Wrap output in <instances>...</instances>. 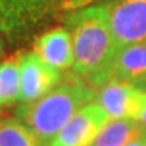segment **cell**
<instances>
[{
	"instance_id": "obj_8",
	"label": "cell",
	"mask_w": 146,
	"mask_h": 146,
	"mask_svg": "<svg viewBox=\"0 0 146 146\" xmlns=\"http://www.w3.org/2000/svg\"><path fill=\"white\" fill-rule=\"evenodd\" d=\"M33 52L50 66L61 72L73 68V43L70 33L66 27H53L42 33L34 41Z\"/></svg>"
},
{
	"instance_id": "obj_11",
	"label": "cell",
	"mask_w": 146,
	"mask_h": 146,
	"mask_svg": "<svg viewBox=\"0 0 146 146\" xmlns=\"http://www.w3.org/2000/svg\"><path fill=\"white\" fill-rule=\"evenodd\" d=\"M21 72L16 58L0 62V107H7L19 102Z\"/></svg>"
},
{
	"instance_id": "obj_15",
	"label": "cell",
	"mask_w": 146,
	"mask_h": 146,
	"mask_svg": "<svg viewBox=\"0 0 146 146\" xmlns=\"http://www.w3.org/2000/svg\"><path fill=\"white\" fill-rule=\"evenodd\" d=\"M138 120L141 122V125L146 129V103H145V107H143V110L141 111V114H139V116H138Z\"/></svg>"
},
{
	"instance_id": "obj_7",
	"label": "cell",
	"mask_w": 146,
	"mask_h": 146,
	"mask_svg": "<svg viewBox=\"0 0 146 146\" xmlns=\"http://www.w3.org/2000/svg\"><path fill=\"white\" fill-rule=\"evenodd\" d=\"M16 60L21 72L19 102L23 104L39 100L62 81L61 70L50 66L34 52L19 53Z\"/></svg>"
},
{
	"instance_id": "obj_6",
	"label": "cell",
	"mask_w": 146,
	"mask_h": 146,
	"mask_svg": "<svg viewBox=\"0 0 146 146\" xmlns=\"http://www.w3.org/2000/svg\"><path fill=\"white\" fill-rule=\"evenodd\" d=\"M110 120V115L102 106L89 103L80 110L45 146H92Z\"/></svg>"
},
{
	"instance_id": "obj_5",
	"label": "cell",
	"mask_w": 146,
	"mask_h": 146,
	"mask_svg": "<svg viewBox=\"0 0 146 146\" xmlns=\"http://www.w3.org/2000/svg\"><path fill=\"white\" fill-rule=\"evenodd\" d=\"M54 12L52 0H0V31L7 35L26 34Z\"/></svg>"
},
{
	"instance_id": "obj_10",
	"label": "cell",
	"mask_w": 146,
	"mask_h": 146,
	"mask_svg": "<svg viewBox=\"0 0 146 146\" xmlns=\"http://www.w3.org/2000/svg\"><path fill=\"white\" fill-rule=\"evenodd\" d=\"M145 131L146 129L137 119L110 120L92 146H127Z\"/></svg>"
},
{
	"instance_id": "obj_12",
	"label": "cell",
	"mask_w": 146,
	"mask_h": 146,
	"mask_svg": "<svg viewBox=\"0 0 146 146\" xmlns=\"http://www.w3.org/2000/svg\"><path fill=\"white\" fill-rule=\"evenodd\" d=\"M42 143L19 119L5 118L0 120V146H41Z\"/></svg>"
},
{
	"instance_id": "obj_14",
	"label": "cell",
	"mask_w": 146,
	"mask_h": 146,
	"mask_svg": "<svg viewBox=\"0 0 146 146\" xmlns=\"http://www.w3.org/2000/svg\"><path fill=\"white\" fill-rule=\"evenodd\" d=\"M127 146H146V131L142 134L138 139H135V141H133L131 143H129Z\"/></svg>"
},
{
	"instance_id": "obj_3",
	"label": "cell",
	"mask_w": 146,
	"mask_h": 146,
	"mask_svg": "<svg viewBox=\"0 0 146 146\" xmlns=\"http://www.w3.org/2000/svg\"><path fill=\"white\" fill-rule=\"evenodd\" d=\"M118 46L146 41V0H102Z\"/></svg>"
},
{
	"instance_id": "obj_17",
	"label": "cell",
	"mask_w": 146,
	"mask_h": 146,
	"mask_svg": "<svg viewBox=\"0 0 146 146\" xmlns=\"http://www.w3.org/2000/svg\"><path fill=\"white\" fill-rule=\"evenodd\" d=\"M145 87H146V85H145ZM143 89H146V88H143Z\"/></svg>"
},
{
	"instance_id": "obj_9",
	"label": "cell",
	"mask_w": 146,
	"mask_h": 146,
	"mask_svg": "<svg viewBox=\"0 0 146 146\" xmlns=\"http://www.w3.org/2000/svg\"><path fill=\"white\" fill-rule=\"evenodd\" d=\"M112 77L145 88L146 41L120 47L115 58Z\"/></svg>"
},
{
	"instance_id": "obj_13",
	"label": "cell",
	"mask_w": 146,
	"mask_h": 146,
	"mask_svg": "<svg viewBox=\"0 0 146 146\" xmlns=\"http://www.w3.org/2000/svg\"><path fill=\"white\" fill-rule=\"evenodd\" d=\"M52 1L56 11L69 14V12H73V11L94 5L96 1H102V0H52Z\"/></svg>"
},
{
	"instance_id": "obj_1",
	"label": "cell",
	"mask_w": 146,
	"mask_h": 146,
	"mask_svg": "<svg viewBox=\"0 0 146 146\" xmlns=\"http://www.w3.org/2000/svg\"><path fill=\"white\" fill-rule=\"evenodd\" d=\"M64 23L72 36L73 72L96 89L112 77L114 62L119 52L107 10L98 3L69 12Z\"/></svg>"
},
{
	"instance_id": "obj_16",
	"label": "cell",
	"mask_w": 146,
	"mask_h": 146,
	"mask_svg": "<svg viewBox=\"0 0 146 146\" xmlns=\"http://www.w3.org/2000/svg\"><path fill=\"white\" fill-rule=\"evenodd\" d=\"M1 54H3V41H1V35H0V57H1Z\"/></svg>"
},
{
	"instance_id": "obj_2",
	"label": "cell",
	"mask_w": 146,
	"mask_h": 146,
	"mask_svg": "<svg viewBox=\"0 0 146 146\" xmlns=\"http://www.w3.org/2000/svg\"><path fill=\"white\" fill-rule=\"evenodd\" d=\"M95 98L96 89L73 72L39 100L21 106L16 115L45 146Z\"/></svg>"
},
{
	"instance_id": "obj_4",
	"label": "cell",
	"mask_w": 146,
	"mask_h": 146,
	"mask_svg": "<svg viewBox=\"0 0 146 146\" xmlns=\"http://www.w3.org/2000/svg\"><path fill=\"white\" fill-rule=\"evenodd\" d=\"M95 99L112 120H138L146 103V89L111 77L96 88Z\"/></svg>"
}]
</instances>
